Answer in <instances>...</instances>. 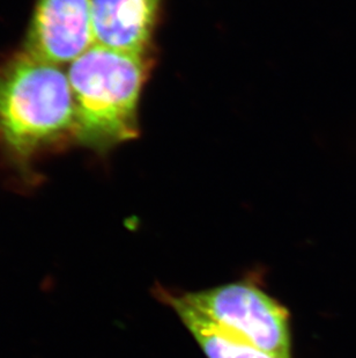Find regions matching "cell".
Masks as SVG:
<instances>
[{
  "label": "cell",
  "instance_id": "obj_1",
  "mask_svg": "<svg viewBox=\"0 0 356 358\" xmlns=\"http://www.w3.org/2000/svg\"><path fill=\"white\" fill-rule=\"evenodd\" d=\"M75 109L61 65L27 50L0 65V149L28 169L40 153L74 139Z\"/></svg>",
  "mask_w": 356,
  "mask_h": 358
},
{
  "label": "cell",
  "instance_id": "obj_2",
  "mask_svg": "<svg viewBox=\"0 0 356 358\" xmlns=\"http://www.w3.org/2000/svg\"><path fill=\"white\" fill-rule=\"evenodd\" d=\"M149 72L144 55L94 44L72 62L74 139L98 152L138 136V105Z\"/></svg>",
  "mask_w": 356,
  "mask_h": 358
},
{
  "label": "cell",
  "instance_id": "obj_3",
  "mask_svg": "<svg viewBox=\"0 0 356 358\" xmlns=\"http://www.w3.org/2000/svg\"><path fill=\"white\" fill-rule=\"evenodd\" d=\"M183 297L206 318L260 350L276 358H292L289 312L255 284L232 282Z\"/></svg>",
  "mask_w": 356,
  "mask_h": 358
},
{
  "label": "cell",
  "instance_id": "obj_4",
  "mask_svg": "<svg viewBox=\"0 0 356 358\" xmlns=\"http://www.w3.org/2000/svg\"><path fill=\"white\" fill-rule=\"evenodd\" d=\"M94 44L91 0H37L24 50L71 64Z\"/></svg>",
  "mask_w": 356,
  "mask_h": 358
},
{
  "label": "cell",
  "instance_id": "obj_5",
  "mask_svg": "<svg viewBox=\"0 0 356 358\" xmlns=\"http://www.w3.org/2000/svg\"><path fill=\"white\" fill-rule=\"evenodd\" d=\"M158 7L160 0H91L95 44L144 55Z\"/></svg>",
  "mask_w": 356,
  "mask_h": 358
},
{
  "label": "cell",
  "instance_id": "obj_6",
  "mask_svg": "<svg viewBox=\"0 0 356 358\" xmlns=\"http://www.w3.org/2000/svg\"><path fill=\"white\" fill-rule=\"evenodd\" d=\"M155 296L172 306L207 357L276 358L206 318L185 301L183 294H172L163 287H158Z\"/></svg>",
  "mask_w": 356,
  "mask_h": 358
}]
</instances>
